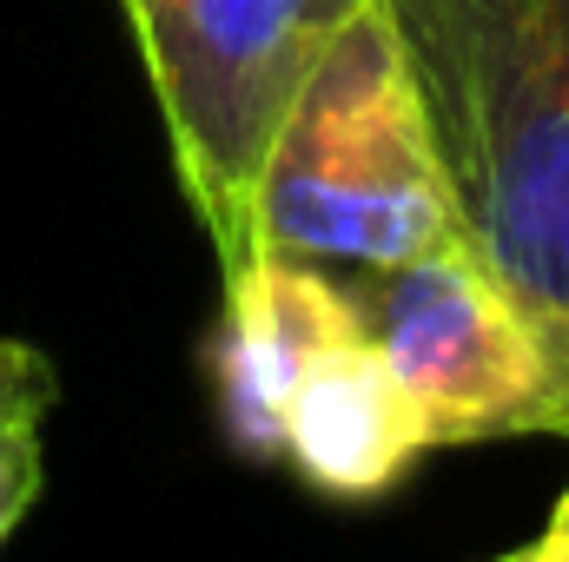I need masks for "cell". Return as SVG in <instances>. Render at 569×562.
<instances>
[{
  "label": "cell",
  "mask_w": 569,
  "mask_h": 562,
  "mask_svg": "<svg viewBox=\"0 0 569 562\" xmlns=\"http://www.w3.org/2000/svg\"><path fill=\"white\" fill-rule=\"evenodd\" d=\"M358 324L351 291L331 272L291 265V259H246L226 279L219 318V411L239 450L279 456L284 398L311 371V358Z\"/></svg>",
  "instance_id": "cell-5"
},
{
  "label": "cell",
  "mask_w": 569,
  "mask_h": 562,
  "mask_svg": "<svg viewBox=\"0 0 569 562\" xmlns=\"http://www.w3.org/2000/svg\"><path fill=\"white\" fill-rule=\"evenodd\" d=\"M470 245L537 324L569 436V0H378Z\"/></svg>",
  "instance_id": "cell-1"
},
{
  "label": "cell",
  "mask_w": 569,
  "mask_h": 562,
  "mask_svg": "<svg viewBox=\"0 0 569 562\" xmlns=\"http://www.w3.org/2000/svg\"><path fill=\"white\" fill-rule=\"evenodd\" d=\"M425 93L378 0H365L311 60L266 145L252 192V252L331 279L411 265L463 245Z\"/></svg>",
  "instance_id": "cell-2"
},
{
  "label": "cell",
  "mask_w": 569,
  "mask_h": 562,
  "mask_svg": "<svg viewBox=\"0 0 569 562\" xmlns=\"http://www.w3.org/2000/svg\"><path fill=\"white\" fill-rule=\"evenodd\" d=\"M172 145L179 192L232 279L252 252L266 145L325 40L365 0H120Z\"/></svg>",
  "instance_id": "cell-3"
},
{
  "label": "cell",
  "mask_w": 569,
  "mask_h": 562,
  "mask_svg": "<svg viewBox=\"0 0 569 562\" xmlns=\"http://www.w3.org/2000/svg\"><path fill=\"white\" fill-rule=\"evenodd\" d=\"M40 483H47L40 423H0V543L20 530V516L33 510Z\"/></svg>",
  "instance_id": "cell-7"
},
{
  "label": "cell",
  "mask_w": 569,
  "mask_h": 562,
  "mask_svg": "<svg viewBox=\"0 0 569 562\" xmlns=\"http://www.w3.org/2000/svg\"><path fill=\"white\" fill-rule=\"evenodd\" d=\"M418 450H430L418 411L405 404L365 324L331 338L284 398L279 456L325 496H378L411 470Z\"/></svg>",
  "instance_id": "cell-6"
},
{
  "label": "cell",
  "mask_w": 569,
  "mask_h": 562,
  "mask_svg": "<svg viewBox=\"0 0 569 562\" xmlns=\"http://www.w3.org/2000/svg\"><path fill=\"white\" fill-rule=\"evenodd\" d=\"M60 398V378L53 364L20 344V338H0V423H40Z\"/></svg>",
  "instance_id": "cell-8"
},
{
  "label": "cell",
  "mask_w": 569,
  "mask_h": 562,
  "mask_svg": "<svg viewBox=\"0 0 569 562\" xmlns=\"http://www.w3.org/2000/svg\"><path fill=\"white\" fill-rule=\"evenodd\" d=\"M338 284L418 411L425 443L563 436L550 351L470 239Z\"/></svg>",
  "instance_id": "cell-4"
},
{
  "label": "cell",
  "mask_w": 569,
  "mask_h": 562,
  "mask_svg": "<svg viewBox=\"0 0 569 562\" xmlns=\"http://www.w3.org/2000/svg\"><path fill=\"white\" fill-rule=\"evenodd\" d=\"M490 562H569V550L557 543V536H550V530H543L530 550H510V556H490Z\"/></svg>",
  "instance_id": "cell-9"
},
{
  "label": "cell",
  "mask_w": 569,
  "mask_h": 562,
  "mask_svg": "<svg viewBox=\"0 0 569 562\" xmlns=\"http://www.w3.org/2000/svg\"><path fill=\"white\" fill-rule=\"evenodd\" d=\"M550 536L569 550V490H563V503H557V516H550Z\"/></svg>",
  "instance_id": "cell-10"
}]
</instances>
